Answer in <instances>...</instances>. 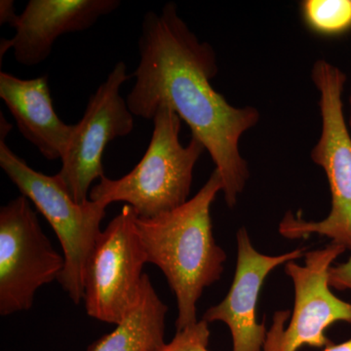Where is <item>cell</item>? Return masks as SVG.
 I'll list each match as a JSON object with an SVG mask.
<instances>
[{
	"label": "cell",
	"instance_id": "obj_3",
	"mask_svg": "<svg viewBox=\"0 0 351 351\" xmlns=\"http://www.w3.org/2000/svg\"><path fill=\"white\" fill-rule=\"evenodd\" d=\"M182 121L171 108H159L152 119L151 142L140 162L120 179L101 178L90 191L89 200L108 206L126 202L138 219L156 218L184 204L193 170L206 149L193 136L188 145L181 144Z\"/></svg>",
	"mask_w": 351,
	"mask_h": 351
},
{
	"label": "cell",
	"instance_id": "obj_18",
	"mask_svg": "<svg viewBox=\"0 0 351 351\" xmlns=\"http://www.w3.org/2000/svg\"><path fill=\"white\" fill-rule=\"evenodd\" d=\"M323 351H351V338L343 341V343H339V345H335L332 343L331 345L325 348Z\"/></svg>",
	"mask_w": 351,
	"mask_h": 351
},
{
	"label": "cell",
	"instance_id": "obj_13",
	"mask_svg": "<svg viewBox=\"0 0 351 351\" xmlns=\"http://www.w3.org/2000/svg\"><path fill=\"white\" fill-rule=\"evenodd\" d=\"M168 307L157 295L147 274L137 299L115 329L89 346L87 351H154L165 345Z\"/></svg>",
	"mask_w": 351,
	"mask_h": 351
},
{
	"label": "cell",
	"instance_id": "obj_7",
	"mask_svg": "<svg viewBox=\"0 0 351 351\" xmlns=\"http://www.w3.org/2000/svg\"><path fill=\"white\" fill-rule=\"evenodd\" d=\"M64 258L21 195L0 209V314L29 311L39 288L59 278Z\"/></svg>",
	"mask_w": 351,
	"mask_h": 351
},
{
	"label": "cell",
	"instance_id": "obj_15",
	"mask_svg": "<svg viewBox=\"0 0 351 351\" xmlns=\"http://www.w3.org/2000/svg\"><path fill=\"white\" fill-rule=\"evenodd\" d=\"M209 323L198 320L195 325L176 332L170 343L154 351H211L209 350Z\"/></svg>",
	"mask_w": 351,
	"mask_h": 351
},
{
	"label": "cell",
	"instance_id": "obj_16",
	"mask_svg": "<svg viewBox=\"0 0 351 351\" xmlns=\"http://www.w3.org/2000/svg\"><path fill=\"white\" fill-rule=\"evenodd\" d=\"M329 284L336 290L351 292V256L346 263L330 269Z\"/></svg>",
	"mask_w": 351,
	"mask_h": 351
},
{
	"label": "cell",
	"instance_id": "obj_14",
	"mask_svg": "<svg viewBox=\"0 0 351 351\" xmlns=\"http://www.w3.org/2000/svg\"><path fill=\"white\" fill-rule=\"evenodd\" d=\"M301 12L307 27L321 36H339L351 29V0H304Z\"/></svg>",
	"mask_w": 351,
	"mask_h": 351
},
{
	"label": "cell",
	"instance_id": "obj_19",
	"mask_svg": "<svg viewBox=\"0 0 351 351\" xmlns=\"http://www.w3.org/2000/svg\"><path fill=\"white\" fill-rule=\"evenodd\" d=\"M348 104H350V117H348V127L351 129V86H350V97H348Z\"/></svg>",
	"mask_w": 351,
	"mask_h": 351
},
{
	"label": "cell",
	"instance_id": "obj_1",
	"mask_svg": "<svg viewBox=\"0 0 351 351\" xmlns=\"http://www.w3.org/2000/svg\"><path fill=\"white\" fill-rule=\"evenodd\" d=\"M138 51L140 63L132 75L135 84L126 99L132 114L152 120L160 108L174 110L209 152L232 209L250 177L240 138L257 125L260 112L251 106L233 107L214 89L216 52L189 29L176 4L145 13Z\"/></svg>",
	"mask_w": 351,
	"mask_h": 351
},
{
	"label": "cell",
	"instance_id": "obj_5",
	"mask_svg": "<svg viewBox=\"0 0 351 351\" xmlns=\"http://www.w3.org/2000/svg\"><path fill=\"white\" fill-rule=\"evenodd\" d=\"M9 125L1 117L0 166L20 193L34 203L56 233L64 252V267L58 281L75 304L84 298L83 276L88 257L101 232L108 205L101 201L75 202L59 175L48 176L32 169L9 149Z\"/></svg>",
	"mask_w": 351,
	"mask_h": 351
},
{
	"label": "cell",
	"instance_id": "obj_8",
	"mask_svg": "<svg viewBox=\"0 0 351 351\" xmlns=\"http://www.w3.org/2000/svg\"><path fill=\"white\" fill-rule=\"evenodd\" d=\"M346 251L331 242L306 252L304 265L295 261L286 263L285 274L294 285V311L286 329L290 311L274 314L263 351H298L304 346L325 348L332 343L326 336L328 328L339 321L351 323V304L332 294L329 284L332 263Z\"/></svg>",
	"mask_w": 351,
	"mask_h": 351
},
{
	"label": "cell",
	"instance_id": "obj_11",
	"mask_svg": "<svg viewBox=\"0 0 351 351\" xmlns=\"http://www.w3.org/2000/svg\"><path fill=\"white\" fill-rule=\"evenodd\" d=\"M120 4L119 0H29L13 25L14 38L2 39L0 58L13 49L23 66L41 64L60 36L90 29Z\"/></svg>",
	"mask_w": 351,
	"mask_h": 351
},
{
	"label": "cell",
	"instance_id": "obj_2",
	"mask_svg": "<svg viewBox=\"0 0 351 351\" xmlns=\"http://www.w3.org/2000/svg\"><path fill=\"white\" fill-rule=\"evenodd\" d=\"M223 181L216 169L191 199L152 219L137 218L147 263L162 270L176 295L177 331L198 322L196 304L223 272L226 252L215 241L211 206Z\"/></svg>",
	"mask_w": 351,
	"mask_h": 351
},
{
	"label": "cell",
	"instance_id": "obj_4",
	"mask_svg": "<svg viewBox=\"0 0 351 351\" xmlns=\"http://www.w3.org/2000/svg\"><path fill=\"white\" fill-rule=\"evenodd\" d=\"M311 80L320 93L322 128L311 157L324 170L331 191V211L319 221H306L288 212L278 232L287 239H306L313 234L351 251V137L343 112L346 75L326 60H317Z\"/></svg>",
	"mask_w": 351,
	"mask_h": 351
},
{
	"label": "cell",
	"instance_id": "obj_17",
	"mask_svg": "<svg viewBox=\"0 0 351 351\" xmlns=\"http://www.w3.org/2000/svg\"><path fill=\"white\" fill-rule=\"evenodd\" d=\"M19 15L16 13L13 0H1L0 1V24H9L10 27H13Z\"/></svg>",
	"mask_w": 351,
	"mask_h": 351
},
{
	"label": "cell",
	"instance_id": "obj_10",
	"mask_svg": "<svg viewBox=\"0 0 351 351\" xmlns=\"http://www.w3.org/2000/svg\"><path fill=\"white\" fill-rule=\"evenodd\" d=\"M237 239V262L232 287L223 301L208 309L202 319L225 323L232 335V351H262L267 332L265 324L257 321V304L263 282L279 265L304 257L306 248L267 256L254 248L246 228H240Z\"/></svg>",
	"mask_w": 351,
	"mask_h": 351
},
{
	"label": "cell",
	"instance_id": "obj_12",
	"mask_svg": "<svg viewBox=\"0 0 351 351\" xmlns=\"http://www.w3.org/2000/svg\"><path fill=\"white\" fill-rule=\"evenodd\" d=\"M0 98L16 120L23 137L47 160H62L75 131L64 123L53 106L48 75L22 80L0 73Z\"/></svg>",
	"mask_w": 351,
	"mask_h": 351
},
{
	"label": "cell",
	"instance_id": "obj_6",
	"mask_svg": "<svg viewBox=\"0 0 351 351\" xmlns=\"http://www.w3.org/2000/svg\"><path fill=\"white\" fill-rule=\"evenodd\" d=\"M133 208L123 209L97 239L83 276L90 317L119 324L137 299L147 263Z\"/></svg>",
	"mask_w": 351,
	"mask_h": 351
},
{
	"label": "cell",
	"instance_id": "obj_9",
	"mask_svg": "<svg viewBox=\"0 0 351 351\" xmlns=\"http://www.w3.org/2000/svg\"><path fill=\"white\" fill-rule=\"evenodd\" d=\"M126 64L119 62L96 92L90 97L62 168L58 173L75 202L89 201L92 184L105 177L103 154L112 141L128 136L134 129V115L120 95L122 85L130 80Z\"/></svg>",
	"mask_w": 351,
	"mask_h": 351
}]
</instances>
